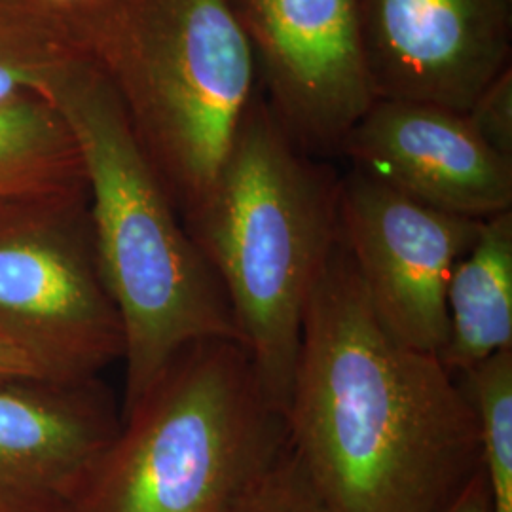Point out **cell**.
Returning a JSON list of instances; mask_svg holds the SVG:
<instances>
[{"instance_id": "obj_1", "label": "cell", "mask_w": 512, "mask_h": 512, "mask_svg": "<svg viewBox=\"0 0 512 512\" xmlns=\"http://www.w3.org/2000/svg\"><path fill=\"white\" fill-rule=\"evenodd\" d=\"M283 420L319 512H448L482 469L461 378L382 327L340 239L306 308Z\"/></svg>"}, {"instance_id": "obj_3", "label": "cell", "mask_w": 512, "mask_h": 512, "mask_svg": "<svg viewBox=\"0 0 512 512\" xmlns=\"http://www.w3.org/2000/svg\"><path fill=\"white\" fill-rule=\"evenodd\" d=\"M340 175L296 147L256 88L209 194L183 219L283 414L304 315L338 243Z\"/></svg>"}, {"instance_id": "obj_10", "label": "cell", "mask_w": 512, "mask_h": 512, "mask_svg": "<svg viewBox=\"0 0 512 512\" xmlns=\"http://www.w3.org/2000/svg\"><path fill=\"white\" fill-rule=\"evenodd\" d=\"M338 154L404 196L467 219L512 211V160L484 143L458 110L374 99Z\"/></svg>"}, {"instance_id": "obj_5", "label": "cell", "mask_w": 512, "mask_h": 512, "mask_svg": "<svg viewBox=\"0 0 512 512\" xmlns=\"http://www.w3.org/2000/svg\"><path fill=\"white\" fill-rule=\"evenodd\" d=\"M285 444L241 342H196L122 416L69 512H232Z\"/></svg>"}, {"instance_id": "obj_12", "label": "cell", "mask_w": 512, "mask_h": 512, "mask_svg": "<svg viewBox=\"0 0 512 512\" xmlns=\"http://www.w3.org/2000/svg\"><path fill=\"white\" fill-rule=\"evenodd\" d=\"M448 336L442 365L463 376L512 349V211L484 220L446 287Z\"/></svg>"}, {"instance_id": "obj_8", "label": "cell", "mask_w": 512, "mask_h": 512, "mask_svg": "<svg viewBox=\"0 0 512 512\" xmlns=\"http://www.w3.org/2000/svg\"><path fill=\"white\" fill-rule=\"evenodd\" d=\"M228 6L281 128L311 156L338 154L374 101L357 0H228Z\"/></svg>"}, {"instance_id": "obj_6", "label": "cell", "mask_w": 512, "mask_h": 512, "mask_svg": "<svg viewBox=\"0 0 512 512\" xmlns=\"http://www.w3.org/2000/svg\"><path fill=\"white\" fill-rule=\"evenodd\" d=\"M0 336L59 384L99 380L124 330L99 270L88 192L0 202Z\"/></svg>"}, {"instance_id": "obj_2", "label": "cell", "mask_w": 512, "mask_h": 512, "mask_svg": "<svg viewBox=\"0 0 512 512\" xmlns=\"http://www.w3.org/2000/svg\"><path fill=\"white\" fill-rule=\"evenodd\" d=\"M48 97L78 143L97 262L124 330V416L184 348L241 342L238 325L107 80L78 57Z\"/></svg>"}, {"instance_id": "obj_13", "label": "cell", "mask_w": 512, "mask_h": 512, "mask_svg": "<svg viewBox=\"0 0 512 512\" xmlns=\"http://www.w3.org/2000/svg\"><path fill=\"white\" fill-rule=\"evenodd\" d=\"M88 192L73 131L54 101L23 93L0 101V202Z\"/></svg>"}, {"instance_id": "obj_19", "label": "cell", "mask_w": 512, "mask_h": 512, "mask_svg": "<svg viewBox=\"0 0 512 512\" xmlns=\"http://www.w3.org/2000/svg\"><path fill=\"white\" fill-rule=\"evenodd\" d=\"M448 512H490V495L482 469Z\"/></svg>"}, {"instance_id": "obj_4", "label": "cell", "mask_w": 512, "mask_h": 512, "mask_svg": "<svg viewBox=\"0 0 512 512\" xmlns=\"http://www.w3.org/2000/svg\"><path fill=\"white\" fill-rule=\"evenodd\" d=\"M67 23L184 219L209 194L256 90L228 0H88Z\"/></svg>"}, {"instance_id": "obj_18", "label": "cell", "mask_w": 512, "mask_h": 512, "mask_svg": "<svg viewBox=\"0 0 512 512\" xmlns=\"http://www.w3.org/2000/svg\"><path fill=\"white\" fill-rule=\"evenodd\" d=\"M27 380H48L37 361L23 349L14 346L0 336V384L2 382H27ZM52 382V380H50Z\"/></svg>"}, {"instance_id": "obj_16", "label": "cell", "mask_w": 512, "mask_h": 512, "mask_svg": "<svg viewBox=\"0 0 512 512\" xmlns=\"http://www.w3.org/2000/svg\"><path fill=\"white\" fill-rule=\"evenodd\" d=\"M232 512H319L289 446L239 497Z\"/></svg>"}, {"instance_id": "obj_14", "label": "cell", "mask_w": 512, "mask_h": 512, "mask_svg": "<svg viewBox=\"0 0 512 512\" xmlns=\"http://www.w3.org/2000/svg\"><path fill=\"white\" fill-rule=\"evenodd\" d=\"M82 52L71 27L40 0H0V101L48 95Z\"/></svg>"}, {"instance_id": "obj_11", "label": "cell", "mask_w": 512, "mask_h": 512, "mask_svg": "<svg viewBox=\"0 0 512 512\" xmlns=\"http://www.w3.org/2000/svg\"><path fill=\"white\" fill-rule=\"evenodd\" d=\"M99 380L0 384V512H69L118 435Z\"/></svg>"}, {"instance_id": "obj_7", "label": "cell", "mask_w": 512, "mask_h": 512, "mask_svg": "<svg viewBox=\"0 0 512 512\" xmlns=\"http://www.w3.org/2000/svg\"><path fill=\"white\" fill-rule=\"evenodd\" d=\"M482 222L416 202L355 167L340 177L338 239L382 327L416 351L444 348L446 287Z\"/></svg>"}, {"instance_id": "obj_15", "label": "cell", "mask_w": 512, "mask_h": 512, "mask_svg": "<svg viewBox=\"0 0 512 512\" xmlns=\"http://www.w3.org/2000/svg\"><path fill=\"white\" fill-rule=\"evenodd\" d=\"M475 406L490 512H512V349L461 376Z\"/></svg>"}, {"instance_id": "obj_17", "label": "cell", "mask_w": 512, "mask_h": 512, "mask_svg": "<svg viewBox=\"0 0 512 512\" xmlns=\"http://www.w3.org/2000/svg\"><path fill=\"white\" fill-rule=\"evenodd\" d=\"M463 114L484 143L512 160V65L497 74Z\"/></svg>"}, {"instance_id": "obj_9", "label": "cell", "mask_w": 512, "mask_h": 512, "mask_svg": "<svg viewBox=\"0 0 512 512\" xmlns=\"http://www.w3.org/2000/svg\"><path fill=\"white\" fill-rule=\"evenodd\" d=\"M374 99L467 112L511 65L512 0H357Z\"/></svg>"}]
</instances>
